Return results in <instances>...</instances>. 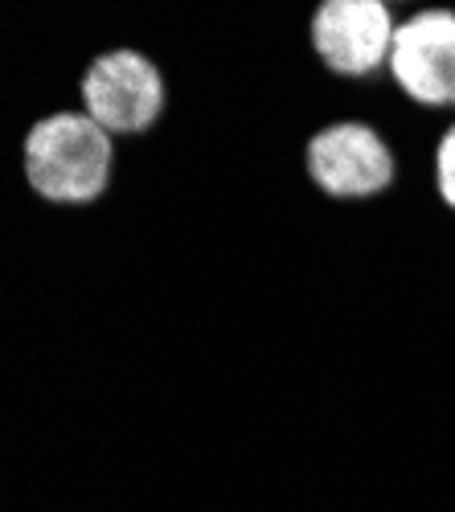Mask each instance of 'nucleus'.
I'll use <instances>...</instances> for the list:
<instances>
[{
	"mask_svg": "<svg viewBox=\"0 0 455 512\" xmlns=\"http://www.w3.org/2000/svg\"><path fill=\"white\" fill-rule=\"evenodd\" d=\"M25 177L58 205H87L111 181V136L87 111H62L25 136Z\"/></svg>",
	"mask_w": 455,
	"mask_h": 512,
	"instance_id": "nucleus-1",
	"label": "nucleus"
},
{
	"mask_svg": "<svg viewBox=\"0 0 455 512\" xmlns=\"http://www.w3.org/2000/svg\"><path fill=\"white\" fill-rule=\"evenodd\" d=\"M82 107L107 136H132L164 111V82L152 58L136 50L103 54L82 78Z\"/></svg>",
	"mask_w": 455,
	"mask_h": 512,
	"instance_id": "nucleus-2",
	"label": "nucleus"
},
{
	"mask_svg": "<svg viewBox=\"0 0 455 512\" xmlns=\"http://www.w3.org/2000/svg\"><path fill=\"white\" fill-rule=\"evenodd\" d=\"M394 17L386 0H324L312 17V46L328 70L361 78L390 62Z\"/></svg>",
	"mask_w": 455,
	"mask_h": 512,
	"instance_id": "nucleus-3",
	"label": "nucleus"
},
{
	"mask_svg": "<svg viewBox=\"0 0 455 512\" xmlns=\"http://www.w3.org/2000/svg\"><path fill=\"white\" fill-rule=\"evenodd\" d=\"M390 70L410 99L427 107H455V13L427 9L398 25Z\"/></svg>",
	"mask_w": 455,
	"mask_h": 512,
	"instance_id": "nucleus-4",
	"label": "nucleus"
},
{
	"mask_svg": "<svg viewBox=\"0 0 455 512\" xmlns=\"http://www.w3.org/2000/svg\"><path fill=\"white\" fill-rule=\"evenodd\" d=\"M308 173L333 197H374L394 181V156L374 127L333 123L312 136Z\"/></svg>",
	"mask_w": 455,
	"mask_h": 512,
	"instance_id": "nucleus-5",
	"label": "nucleus"
},
{
	"mask_svg": "<svg viewBox=\"0 0 455 512\" xmlns=\"http://www.w3.org/2000/svg\"><path fill=\"white\" fill-rule=\"evenodd\" d=\"M435 177H439V193H443V201L455 209V127L439 140V152H435Z\"/></svg>",
	"mask_w": 455,
	"mask_h": 512,
	"instance_id": "nucleus-6",
	"label": "nucleus"
}]
</instances>
